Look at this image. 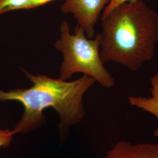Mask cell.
<instances>
[{
    "label": "cell",
    "mask_w": 158,
    "mask_h": 158,
    "mask_svg": "<svg viewBox=\"0 0 158 158\" xmlns=\"http://www.w3.org/2000/svg\"><path fill=\"white\" fill-rule=\"evenodd\" d=\"M151 97L130 96V105L153 115L158 119V73H156L151 79ZM153 136L158 137V128L155 130Z\"/></svg>",
    "instance_id": "8992f818"
},
{
    "label": "cell",
    "mask_w": 158,
    "mask_h": 158,
    "mask_svg": "<svg viewBox=\"0 0 158 158\" xmlns=\"http://www.w3.org/2000/svg\"><path fill=\"white\" fill-rule=\"evenodd\" d=\"M60 30V38L54 44L55 48L63 55L59 79L67 81L74 74L81 73L104 87L114 86L115 80L104 66L100 55V34L94 39L89 38L78 24L72 34L66 21L62 23Z\"/></svg>",
    "instance_id": "3957f363"
},
{
    "label": "cell",
    "mask_w": 158,
    "mask_h": 158,
    "mask_svg": "<svg viewBox=\"0 0 158 158\" xmlns=\"http://www.w3.org/2000/svg\"><path fill=\"white\" fill-rule=\"evenodd\" d=\"M21 70L32 83L31 87L8 91L0 89V102H19L24 108L21 118L12 130L14 134H27L42 127L46 122L43 111L52 108L59 116V130L64 137L70 126L77 124L84 118L83 96L96 81L83 74L79 79L67 81Z\"/></svg>",
    "instance_id": "6da1fadb"
},
{
    "label": "cell",
    "mask_w": 158,
    "mask_h": 158,
    "mask_svg": "<svg viewBox=\"0 0 158 158\" xmlns=\"http://www.w3.org/2000/svg\"><path fill=\"white\" fill-rule=\"evenodd\" d=\"M110 0H66L60 6L63 14H71L77 24L85 30L89 38H93L95 26L102 11L104 10Z\"/></svg>",
    "instance_id": "277c9868"
},
{
    "label": "cell",
    "mask_w": 158,
    "mask_h": 158,
    "mask_svg": "<svg viewBox=\"0 0 158 158\" xmlns=\"http://www.w3.org/2000/svg\"><path fill=\"white\" fill-rule=\"evenodd\" d=\"M32 0H0V15L8 12L29 10Z\"/></svg>",
    "instance_id": "52a82bcc"
},
{
    "label": "cell",
    "mask_w": 158,
    "mask_h": 158,
    "mask_svg": "<svg viewBox=\"0 0 158 158\" xmlns=\"http://www.w3.org/2000/svg\"><path fill=\"white\" fill-rule=\"evenodd\" d=\"M14 133L12 130L0 128V149H6L11 143Z\"/></svg>",
    "instance_id": "ba28073f"
},
{
    "label": "cell",
    "mask_w": 158,
    "mask_h": 158,
    "mask_svg": "<svg viewBox=\"0 0 158 158\" xmlns=\"http://www.w3.org/2000/svg\"><path fill=\"white\" fill-rule=\"evenodd\" d=\"M100 55L132 72L155 57L158 13L142 0L126 2L102 17Z\"/></svg>",
    "instance_id": "7a4b0ae2"
},
{
    "label": "cell",
    "mask_w": 158,
    "mask_h": 158,
    "mask_svg": "<svg viewBox=\"0 0 158 158\" xmlns=\"http://www.w3.org/2000/svg\"><path fill=\"white\" fill-rule=\"evenodd\" d=\"M103 158H158V143L121 141L115 143Z\"/></svg>",
    "instance_id": "5b68a950"
},
{
    "label": "cell",
    "mask_w": 158,
    "mask_h": 158,
    "mask_svg": "<svg viewBox=\"0 0 158 158\" xmlns=\"http://www.w3.org/2000/svg\"><path fill=\"white\" fill-rule=\"evenodd\" d=\"M132 1H135V0H110V2L108 3V4L103 11L102 16H105L107 15L108 14H109L110 12L113 9H114L115 7H117L119 5L123 4L126 2Z\"/></svg>",
    "instance_id": "9c48e42d"
},
{
    "label": "cell",
    "mask_w": 158,
    "mask_h": 158,
    "mask_svg": "<svg viewBox=\"0 0 158 158\" xmlns=\"http://www.w3.org/2000/svg\"><path fill=\"white\" fill-rule=\"evenodd\" d=\"M53 1H55V0H32L30 5V9L38 8L39 6H44L46 4H48ZM64 1H66V0H64Z\"/></svg>",
    "instance_id": "30bf717a"
}]
</instances>
